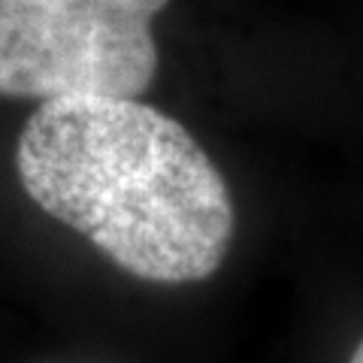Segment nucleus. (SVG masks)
Wrapping results in <instances>:
<instances>
[{
  "label": "nucleus",
  "mask_w": 363,
  "mask_h": 363,
  "mask_svg": "<svg viewBox=\"0 0 363 363\" xmlns=\"http://www.w3.org/2000/svg\"><path fill=\"white\" fill-rule=\"evenodd\" d=\"M169 0H0V97H140Z\"/></svg>",
  "instance_id": "nucleus-2"
},
{
  "label": "nucleus",
  "mask_w": 363,
  "mask_h": 363,
  "mask_svg": "<svg viewBox=\"0 0 363 363\" xmlns=\"http://www.w3.org/2000/svg\"><path fill=\"white\" fill-rule=\"evenodd\" d=\"M25 194L133 279L203 281L236 230L230 188L173 116L140 97H58L16 143Z\"/></svg>",
  "instance_id": "nucleus-1"
},
{
  "label": "nucleus",
  "mask_w": 363,
  "mask_h": 363,
  "mask_svg": "<svg viewBox=\"0 0 363 363\" xmlns=\"http://www.w3.org/2000/svg\"><path fill=\"white\" fill-rule=\"evenodd\" d=\"M348 363H363V339H360V345L354 348V354H351V360Z\"/></svg>",
  "instance_id": "nucleus-3"
}]
</instances>
